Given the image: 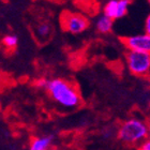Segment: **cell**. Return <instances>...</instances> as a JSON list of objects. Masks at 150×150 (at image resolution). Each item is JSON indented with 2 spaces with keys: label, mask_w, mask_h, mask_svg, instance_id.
Returning <instances> with one entry per match:
<instances>
[{
  "label": "cell",
  "mask_w": 150,
  "mask_h": 150,
  "mask_svg": "<svg viewBox=\"0 0 150 150\" xmlns=\"http://www.w3.org/2000/svg\"><path fill=\"white\" fill-rule=\"evenodd\" d=\"M61 25L66 31L72 35H79L89 27V21L79 13H64L61 16Z\"/></svg>",
  "instance_id": "4"
},
{
  "label": "cell",
  "mask_w": 150,
  "mask_h": 150,
  "mask_svg": "<svg viewBox=\"0 0 150 150\" xmlns=\"http://www.w3.org/2000/svg\"><path fill=\"white\" fill-rule=\"evenodd\" d=\"M125 63L129 71L133 75L145 77L150 72V53L129 50L125 55Z\"/></svg>",
  "instance_id": "3"
},
{
  "label": "cell",
  "mask_w": 150,
  "mask_h": 150,
  "mask_svg": "<svg viewBox=\"0 0 150 150\" xmlns=\"http://www.w3.org/2000/svg\"><path fill=\"white\" fill-rule=\"evenodd\" d=\"M46 90L52 100L63 108L73 110L81 105V97L77 88L63 78H53L47 83Z\"/></svg>",
  "instance_id": "1"
},
{
  "label": "cell",
  "mask_w": 150,
  "mask_h": 150,
  "mask_svg": "<svg viewBox=\"0 0 150 150\" xmlns=\"http://www.w3.org/2000/svg\"><path fill=\"white\" fill-rule=\"evenodd\" d=\"M112 26H114V21L110 19V17L105 16L104 14H102L101 16H99L96 23V29L99 33L102 35H107L112 30Z\"/></svg>",
  "instance_id": "8"
},
{
  "label": "cell",
  "mask_w": 150,
  "mask_h": 150,
  "mask_svg": "<svg viewBox=\"0 0 150 150\" xmlns=\"http://www.w3.org/2000/svg\"><path fill=\"white\" fill-rule=\"evenodd\" d=\"M125 47L131 52L138 53H150V35H130L123 40Z\"/></svg>",
  "instance_id": "6"
},
{
  "label": "cell",
  "mask_w": 150,
  "mask_h": 150,
  "mask_svg": "<svg viewBox=\"0 0 150 150\" xmlns=\"http://www.w3.org/2000/svg\"><path fill=\"white\" fill-rule=\"evenodd\" d=\"M131 0H110L103 9V14L110 19H120L128 13Z\"/></svg>",
  "instance_id": "5"
},
{
  "label": "cell",
  "mask_w": 150,
  "mask_h": 150,
  "mask_svg": "<svg viewBox=\"0 0 150 150\" xmlns=\"http://www.w3.org/2000/svg\"><path fill=\"white\" fill-rule=\"evenodd\" d=\"M54 142L53 135H43L32 139L29 150H50Z\"/></svg>",
  "instance_id": "7"
},
{
  "label": "cell",
  "mask_w": 150,
  "mask_h": 150,
  "mask_svg": "<svg viewBox=\"0 0 150 150\" xmlns=\"http://www.w3.org/2000/svg\"><path fill=\"white\" fill-rule=\"evenodd\" d=\"M50 32H52V27H50V25L48 23L42 22V23H39V24L35 26V33L38 39L44 40V39H46V38L50 35Z\"/></svg>",
  "instance_id": "9"
},
{
  "label": "cell",
  "mask_w": 150,
  "mask_h": 150,
  "mask_svg": "<svg viewBox=\"0 0 150 150\" xmlns=\"http://www.w3.org/2000/svg\"><path fill=\"white\" fill-rule=\"evenodd\" d=\"M2 43L8 48H14L18 44V37L15 35H6L3 37Z\"/></svg>",
  "instance_id": "10"
},
{
  "label": "cell",
  "mask_w": 150,
  "mask_h": 150,
  "mask_svg": "<svg viewBox=\"0 0 150 150\" xmlns=\"http://www.w3.org/2000/svg\"><path fill=\"white\" fill-rule=\"evenodd\" d=\"M145 33L146 35H150V16L148 15V17L145 21Z\"/></svg>",
  "instance_id": "13"
},
{
  "label": "cell",
  "mask_w": 150,
  "mask_h": 150,
  "mask_svg": "<svg viewBox=\"0 0 150 150\" xmlns=\"http://www.w3.org/2000/svg\"><path fill=\"white\" fill-rule=\"evenodd\" d=\"M139 150H150L149 139H145V141L142 142L141 146H139Z\"/></svg>",
  "instance_id": "12"
},
{
  "label": "cell",
  "mask_w": 150,
  "mask_h": 150,
  "mask_svg": "<svg viewBox=\"0 0 150 150\" xmlns=\"http://www.w3.org/2000/svg\"><path fill=\"white\" fill-rule=\"evenodd\" d=\"M47 83H48V79H46L45 77H40L35 81V86L39 89H46Z\"/></svg>",
  "instance_id": "11"
},
{
  "label": "cell",
  "mask_w": 150,
  "mask_h": 150,
  "mask_svg": "<svg viewBox=\"0 0 150 150\" xmlns=\"http://www.w3.org/2000/svg\"><path fill=\"white\" fill-rule=\"evenodd\" d=\"M149 135V128L144 120L138 118L128 119L122 123L118 130L119 139L125 144L133 145L142 143L147 139Z\"/></svg>",
  "instance_id": "2"
}]
</instances>
